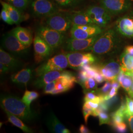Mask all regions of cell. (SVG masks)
Masks as SVG:
<instances>
[{"label": "cell", "instance_id": "30", "mask_svg": "<svg viewBox=\"0 0 133 133\" xmlns=\"http://www.w3.org/2000/svg\"><path fill=\"white\" fill-rule=\"evenodd\" d=\"M97 82L93 77H89L86 80L81 86L85 91L94 90L97 88Z\"/></svg>", "mask_w": 133, "mask_h": 133}, {"label": "cell", "instance_id": "42", "mask_svg": "<svg viewBox=\"0 0 133 133\" xmlns=\"http://www.w3.org/2000/svg\"><path fill=\"white\" fill-rule=\"evenodd\" d=\"M10 71L9 69L7 66H5L3 63H0V71L1 75L6 74Z\"/></svg>", "mask_w": 133, "mask_h": 133}, {"label": "cell", "instance_id": "36", "mask_svg": "<svg viewBox=\"0 0 133 133\" xmlns=\"http://www.w3.org/2000/svg\"><path fill=\"white\" fill-rule=\"evenodd\" d=\"M76 77L77 83L81 85L88 78L86 71L82 69L79 70V72L78 73Z\"/></svg>", "mask_w": 133, "mask_h": 133}, {"label": "cell", "instance_id": "41", "mask_svg": "<svg viewBox=\"0 0 133 133\" xmlns=\"http://www.w3.org/2000/svg\"><path fill=\"white\" fill-rule=\"evenodd\" d=\"M99 104H97L94 102H91V101H86L83 104V106H85L86 107L92 109L93 110H95L97 109L99 107Z\"/></svg>", "mask_w": 133, "mask_h": 133}, {"label": "cell", "instance_id": "40", "mask_svg": "<svg viewBox=\"0 0 133 133\" xmlns=\"http://www.w3.org/2000/svg\"><path fill=\"white\" fill-rule=\"evenodd\" d=\"M118 89H117L116 88L112 87V88L110 89V90L108 94H107L105 95H103L104 97L105 101L107 100H109L110 99L114 97L116 95H117Z\"/></svg>", "mask_w": 133, "mask_h": 133}, {"label": "cell", "instance_id": "29", "mask_svg": "<svg viewBox=\"0 0 133 133\" xmlns=\"http://www.w3.org/2000/svg\"><path fill=\"white\" fill-rule=\"evenodd\" d=\"M10 4L19 10H24L28 6L30 0H7Z\"/></svg>", "mask_w": 133, "mask_h": 133}, {"label": "cell", "instance_id": "38", "mask_svg": "<svg viewBox=\"0 0 133 133\" xmlns=\"http://www.w3.org/2000/svg\"><path fill=\"white\" fill-rule=\"evenodd\" d=\"M94 110H93L92 109H90L87 107H86L85 106L83 105V108H82V112H83V117H84V121L85 122L86 124L87 123V121H88V119L90 115H93V114Z\"/></svg>", "mask_w": 133, "mask_h": 133}, {"label": "cell", "instance_id": "6", "mask_svg": "<svg viewBox=\"0 0 133 133\" xmlns=\"http://www.w3.org/2000/svg\"><path fill=\"white\" fill-rule=\"evenodd\" d=\"M37 34L44 39L53 50L59 48L65 40L64 34L46 26H41L37 29Z\"/></svg>", "mask_w": 133, "mask_h": 133}, {"label": "cell", "instance_id": "44", "mask_svg": "<svg viewBox=\"0 0 133 133\" xmlns=\"http://www.w3.org/2000/svg\"><path fill=\"white\" fill-rule=\"evenodd\" d=\"M79 131L81 133H90V130L85 126L84 125H81L79 128Z\"/></svg>", "mask_w": 133, "mask_h": 133}, {"label": "cell", "instance_id": "10", "mask_svg": "<svg viewBox=\"0 0 133 133\" xmlns=\"http://www.w3.org/2000/svg\"><path fill=\"white\" fill-rule=\"evenodd\" d=\"M103 33L102 28L95 24L76 25H72L70 34L71 38L77 39L90 38Z\"/></svg>", "mask_w": 133, "mask_h": 133}, {"label": "cell", "instance_id": "19", "mask_svg": "<svg viewBox=\"0 0 133 133\" xmlns=\"http://www.w3.org/2000/svg\"><path fill=\"white\" fill-rule=\"evenodd\" d=\"M45 124L49 130L52 133H71L70 131L66 128L52 112H50L48 115Z\"/></svg>", "mask_w": 133, "mask_h": 133}, {"label": "cell", "instance_id": "35", "mask_svg": "<svg viewBox=\"0 0 133 133\" xmlns=\"http://www.w3.org/2000/svg\"><path fill=\"white\" fill-rule=\"evenodd\" d=\"M125 116L124 114L116 110L115 112L112 114L111 115V117L113 121L112 124H118L123 122Z\"/></svg>", "mask_w": 133, "mask_h": 133}, {"label": "cell", "instance_id": "39", "mask_svg": "<svg viewBox=\"0 0 133 133\" xmlns=\"http://www.w3.org/2000/svg\"><path fill=\"white\" fill-rule=\"evenodd\" d=\"M112 126L119 133H125L126 131L127 126L124 122L118 124H112Z\"/></svg>", "mask_w": 133, "mask_h": 133}, {"label": "cell", "instance_id": "31", "mask_svg": "<svg viewBox=\"0 0 133 133\" xmlns=\"http://www.w3.org/2000/svg\"><path fill=\"white\" fill-rule=\"evenodd\" d=\"M95 92H88L85 93L84 96V100L85 102L86 101H91L97 104H100L101 102V100L100 95L97 96L94 94Z\"/></svg>", "mask_w": 133, "mask_h": 133}, {"label": "cell", "instance_id": "4", "mask_svg": "<svg viewBox=\"0 0 133 133\" xmlns=\"http://www.w3.org/2000/svg\"><path fill=\"white\" fill-rule=\"evenodd\" d=\"M69 66L68 59L65 54H59L48 59L35 70L36 76L54 71H63Z\"/></svg>", "mask_w": 133, "mask_h": 133}, {"label": "cell", "instance_id": "37", "mask_svg": "<svg viewBox=\"0 0 133 133\" xmlns=\"http://www.w3.org/2000/svg\"><path fill=\"white\" fill-rule=\"evenodd\" d=\"M111 87V82L110 81H107L98 92L99 93V95H105L110 91Z\"/></svg>", "mask_w": 133, "mask_h": 133}, {"label": "cell", "instance_id": "45", "mask_svg": "<svg viewBox=\"0 0 133 133\" xmlns=\"http://www.w3.org/2000/svg\"><path fill=\"white\" fill-rule=\"evenodd\" d=\"M111 82V87H114L117 89H119L120 86H121L118 81H117V80L112 81Z\"/></svg>", "mask_w": 133, "mask_h": 133}, {"label": "cell", "instance_id": "5", "mask_svg": "<svg viewBox=\"0 0 133 133\" xmlns=\"http://www.w3.org/2000/svg\"><path fill=\"white\" fill-rule=\"evenodd\" d=\"M2 45L5 50L17 57L25 56L29 48L21 43L11 31L3 35Z\"/></svg>", "mask_w": 133, "mask_h": 133}, {"label": "cell", "instance_id": "26", "mask_svg": "<svg viewBox=\"0 0 133 133\" xmlns=\"http://www.w3.org/2000/svg\"><path fill=\"white\" fill-rule=\"evenodd\" d=\"M5 113L6 114L9 122L13 124L14 126L18 127L22 130L24 132L26 133H33L34 132L32 129L29 128L20 118L17 117L16 116L12 114L10 112L5 111Z\"/></svg>", "mask_w": 133, "mask_h": 133}, {"label": "cell", "instance_id": "46", "mask_svg": "<svg viewBox=\"0 0 133 133\" xmlns=\"http://www.w3.org/2000/svg\"><path fill=\"white\" fill-rule=\"evenodd\" d=\"M125 51L133 55V45H128L125 48Z\"/></svg>", "mask_w": 133, "mask_h": 133}, {"label": "cell", "instance_id": "32", "mask_svg": "<svg viewBox=\"0 0 133 133\" xmlns=\"http://www.w3.org/2000/svg\"><path fill=\"white\" fill-rule=\"evenodd\" d=\"M126 109L125 111V116L128 117L133 115V100L126 96Z\"/></svg>", "mask_w": 133, "mask_h": 133}, {"label": "cell", "instance_id": "9", "mask_svg": "<svg viewBox=\"0 0 133 133\" xmlns=\"http://www.w3.org/2000/svg\"><path fill=\"white\" fill-rule=\"evenodd\" d=\"M31 9L34 15L41 18H47L59 12L57 5L51 0H34Z\"/></svg>", "mask_w": 133, "mask_h": 133}, {"label": "cell", "instance_id": "47", "mask_svg": "<svg viewBox=\"0 0 133 133\" xmlns=\"http://www.w3.org/2000/svg\"><path fill=\"white\" fill-rule=\"evenodd\" d=\"M128 118V121L129 122L130 128L131 129L132 132L133 133V115L129 116Z\"/></svg>", "mask_w": 133, "mask_h": 133}, {"label": "cell", "instance_id": "15", "mask_svg": "<svg viewBox=\"0 0 133 133\" xmlns=\"http://www.w3.org/2000/svg\"><path fill=\"white\" fill-rule=\"evenodd\" d=\"M100 74L107 81H112L117 80L118 76L121 71V66L114 61L107 62L99 65H96Z\"/></svg>", "mask_w": 133, "mask_h": 133}, {"label": "cell", "instance_id": "1", "mask_svg": "<svg viewBox=\"0 0 133 133\" xmlns=\"http://www.w3.org/2000/svg\"><path fill=\"white\" fill-rule=\"evenodd\" d=\"M1 107L25 122L36 119L38 114L25 104L19 97L10 94H3L0 98Z\"/></svg>", "mask_w": 133, "mask_h": 133}, {"label": "cell", "instance_id": "18", "mask_svg": "<svg viewBox=\"0 0 133 133\" xmlns=\"http://www.w3.org/2000/svg\"><path fill=\"white\" fill-rule=\"evenodd\" d=\"M0 63L7 66L10 71H15L22 66V63L18 57L5 51L1 48L0 49Z\"/></svg>", "mask_w": 133, "mask_h": 133}, {"label": "cell", "instance_id": "24", "mask_svg": "<svg viewBox=\"0 0 133 133\" xmlns=\"http://www.w3.org/2000/svg\"><path fill=\"white\" fill-rule=\"evenodd\" d=\"M117 81H118L121 86L128 93L133 85V72H124L121 70Z\"/></svg>", "mask_w": 133, "mask_h": 133}, {"label": "cell", "instance_id": "2", "mask_svg": "<svg viewBox=\"0 0 133 133\" xmlns=\"http://www.w3.org/2000/svg\"><path fill=\"white\" fill-rule=\"evenodd\" d=\"M116 31L113 29H110L101 34L89 51L98 55L113 52L120 42Z\"/></svg>", "mask_w": 133, "mask_h": 133}, {"label": "cell", "instance_id": "23", "mask_svg": "<svg viewBox=\"0 0 133 133\" xmlns=\"http://www.w3.org/2000/svg\"><path fill=\"white\" fill-rule=\"evenodd\" d=\"M3 8L7 10L10 16L15 24H19L23 20V16L20 12V10L14 7L12 5L3 1H1Z\"/></svg>", "mask_w": 133, "mask_h": 133}, {"label": "cell", "instance_id": "27", "mask_svg": "<svg viewBox=\"0 0 133 133\" xmlns=\"http://www.w3.org/2000/svg\"><path fill=\"white\" fill-rule=\"evenodd\" d=\"M39 96V95L37 92L26 90L24 93L22 100L25 104L29 107H30L31 103L34 101L36 100Z\"/></svg>", "mask_w": 133, "mask_h": 133}, {"label": "cell", "instance_id": "11", "mask_svg": "<svg viewBox=\"0 0 133 133\" xmlns=\"http://www.w3.org/2000/svg\"><path fill=\"white\" fill-rule=\"evenodd\" d=\"M86 11L94 24L101 28L105 27L111 20V15L101 5H92L86 10Z\"/></svg>", "mask_w": 133, "mask_h": 133}, {"label": "cell", "instance_id": "33", "mask_svg": "<svg viewBox=\"0 0 133 133\" xmlns=\"http://www.w3.org/2000/svg\"><path fill=\"white\" fill-rule=\"evenodd\" d=\"M99 119V124L102 125L103 124H109L110 123V120L109 115L105 111H100L98 114Z\"/></svg>", "mask_w": 133, "mask_h": 133}, {"label": "cell", "instance_id": "7", "mask_svg": "<svg viewBox=\"0 0 133 133\" xmlns=\"http://www.w3.org/2000/svg\"><path fill=\"white\" fill-rule=\"evenodd\" d=\"M45 23L48 27L64 34L71 28L72 25L68 14L59 12L48 17Z\"/></svg>", "mask_w": 133, "mask_h": 133}, {"label": "cell", "instance_id": "25", "mask_svg": "<svg viewBox=\"0 0 133 133\" xmlns=\"http://www.w3.org/2000/svg\"><path fill=\"white\" fill-rule=\"evenodd\" d=\"M120 62L121 70L124 72H133V55L125 50L120 56Z\"/></svg>", "mask_w": 133, "mask_h": 133}, {"label": "cell", "instance_id": "16", "mask_svg": "<svg viewBox=\"0 0 133 133\" xmlns=\"http://www.w3.org/2000/svg\"><path fill=\"white\" fill-rule=\"evenodd\" d=\"M115 29L124 36L133 38V11L120 17L116 22Z\"/></svg>", "mask_w": 133, "mask_h": 133}, {"label": "cell", "instance_id": "12", "mask_svg": "<svg viewBox=\"0 0 133 133\" xmlns=\"http://www.w3.org/2000/svg\"><path fill=\"white\" fill-rule=\"evenodd\" d=\"M100 35L87 39L69 38L65 43V49L69 52L88 51Z\"/></svg>", "mask_w": 133, "mask_h": 133}, {"label": "cell", "instance_id": "43", "mask_svg": "<svg viewBox=\"0 0 133 133\" xmlns=\"http://www.w3.org/2000/svg\"><path fill=\"white\" fill-rule=\"evenodd\" d=\"M94 79L95 81H96V82H97V83H102V82H103L105 81L104 77L103 76L100 74V72L98 71V73L97 74V75H96V76L94 77Z\"/></svg>", "mask_w": 133, "mask_h": 133}, {"label": "cell", "instance_id": "13", "mask_svg": "<svg viewBox=\"0 0 133 133\" xmlns=\"http://www.w3.org/2000/svg\"><path fill=\"white\" fill-rule=\"evenodd\" d=\"M34 58L36 63L42 62L49 57L53 52L51 47L37 34L34 39Z\"/></svg>", "mask_w": 133, "mask_h": 133}, {"label": "cell", "instance_id": "8", "mask_svg": "<svg viewBox=\"0 0 133 133\" xmlns=\"http://www.w3.org/2000/svg\"><path fill=\"white\" fill-rule=\"evenodd\" d=\"M65 54L68 59L69 66L76 70H79L85 65H93L96 61V58L92 53L76 51L69 52Z\"/></svg>", "mask_w": 133, "mask_h": 133}, {"label": "cell", "instance_id": "21", "mask_svg": "<svg viewBox=\"0 0 133 133\" xmlns=\"http://www.w3.org/2000/svg\"><path fill=\"white\" fill-rule=\"evenodd\" d=\"M15 37L24 45L30 47L33 42V36L31 31L29 29L17 27L11 31Z\"/></svg>", "mask_w": 133, "mask_h": 133}, {"label": "cell", "instance_id": "22", "mask_svg": "<svg viewBox=\"0 0 133 133\" xmlns=\"http://www.w3.org/2000/svg\"><path fill=\"white\" fill-rule=\"evenodd\" d=\"M68 15L72 25H85L94 24L90 17L85 11H74Z\"/></svg>", "mask_w": 133, "mask_h": 133}, {"label": "cell", "instance_id": "20", "mask_svg": "<svg viewBox=\"0 0 133 133\" xmlns=\"http://www.w3.org/2000/svg\"><path fill=\"white\" fill-rule=\"evenodd\" d=\"M33 71V70L30 68L23 69L12 75L10 77L11 81L14 83L19 86H26L31 79Z\"/></svg>", "mask_w": 133, "mask_h": 133}, {"label": "cell", "instance_id": "17", "mask_svg": "<svg viewBox=\"0 0 133 133\" xmlns=\"http://www.w3.org/2000/svg\"><path fill=\"white\" fill-rule=\"evenodd\" d=\"M71 72L67 71H49L37 76V78L34 81L33 85L38 89L43 88L48 83L58 79L66 76Z\"/></svg>", "mask_w": 133, "mask_h": 133}, {"label": "cell", "instance_id": "14", "mask_svg": "<svg viewBox=\"0 0 133 133\" xmlns=\"http://www.w3.org/2000/svg\"><path fill=\"white\" fill-rule=\"evenodd\" d=\"M100 4L111 15L121 14L131 7V0H100Z\"/></svg>", "mask_w": 133, "mask_h": 133}, {"label": "cell", "instance_id": "48", "mask_svg": "<svg viewBox=\"0 0 133 133\" xmlns=\"http://www.w3.org/2000/svg\"><path fill=\"white\" fill-rule=\"evenodd\" d=\"M129 95L130 96V97L132 98H133V85L131 88V89H130V91L128 93Z\"/></svg>", "mask_w": 133, "mask_h": 133}, {"label": "cell", "instance_id": "28", "mask_svg": "<svg viewBox=\"0 0 133 133\" xmlns=\"http://www.w3.org/2000/svg\"><path fill=\"white\" fill-rule=\"evenodd\" d=\"M60 6L64 8L74 7L81 4L83 0H53Z\"/></svg>", "mask_w": 133, "mask_h": 133}, {"label": "cell", "instance_id": "34", "mask_svg": "<svg viewBox=\"0 0 133 133\" xmlns=\"http://www.w3.org/2000/svg\"><path fill=\"white\" fill-rule=\"evenodd\" d=\"M0 16H1V19L6 23L9 25H13L14 24L12 20L11 19L7 10L5 9L4 8H3L2 10H1Z\"/></svg>", "mask_w": 133, "mask_h": 133}, {"label": "cell", "instance_id": "3", "mask_svg": "<svg viewBox=\"0 0 133 133\" xmlns=\"http://www.w3.org/2000/svg\"><path fill=\"white\" fill-rule=\"evenodd\" d=\"M76 83H77L76 77L71 72L66 76L60 78L46 85L43 87V93L51 95L59 94L72 88Z\"/></svg>", "mask_w": 133, "mask_h": 133}]
</instances>
